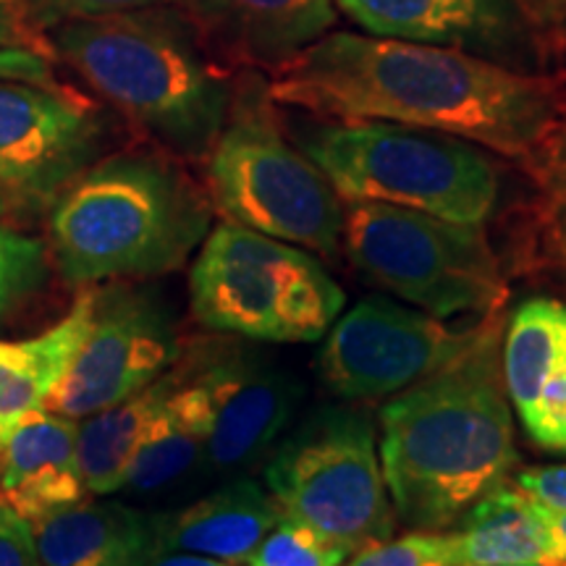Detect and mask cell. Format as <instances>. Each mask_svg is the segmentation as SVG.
<instances>
[{"label":"cell","mask_w":566,"mask_h":566,"mask_svg":"<svg viewBox=\"0 0 566 566\" xmlns=\"http://www.w3.org/2000/svg\"><path fill=\"white\" fill-rule=\"evenodd\" d=\"M268 92L317 118L443 132L516 163L546 132L566 80L436 42L328 32L273 69Z\"/></svg>","instance_id":"obj_1"},{"label":"cell","mask_w":566,"mask_h":566,"mask_svg":"<svg viewBox=\"0 0 566 566\" xmlns=\"http://www.w3.org/2000/svg\"><path fill=\"white\" fill-rule=\"evenodd\" d=\"M504 317L380 409V467L396 522L443 533L483 495L512 480L520 462L501 373Z\"/></svg>","instance_id":"obj_2"},{"label":"cell","mask_w":566,"mask_h":566,"mask_svg":"<svg viewBox=\"0 0 566 566\" xmlns=\"http://www.w3.org/2000/svg\"><path fill=\"white\" fill-rule=\"evenodd\" d=\"M59 59L174 158L205 160L233 101L231 76L189 13L155 6L66 21L51 30Z\"/></svg>","instance_id":"obj_3"},{"label":"cell","mask_w":566,"mask_h":566,"mask_svg":"<svg viewBox=\"0 0 566 566\" xmlns=\"http://www.w3.org/2000/svg\"><path fill=\"white\" fill-rule=\"evenodd\" d=\"M212 229V202L174 155L95 160L55 197L51 247L61 279L90 286L179 271Z\"/></svg>","instance_id":"obj_4"},{"label":"cell","mask_w":566,"mask_h":566,"mask_svg":"<svg viewBox=\"0 0 566 566\" xmlns=\"http://www.w3.org/2000/svg\"><path fill=\"white\" fill-rule=\"evenodd\" d=\"M344 202H384L485 226L501 200V168L472 142L391 122L304 116L286 126Z\"/></svg>","instance_id":"obj_5"},{"label":"cell","mask_w":566,"mask_h":566,"mask_svg":"<svg viewBox=\"0 0 566 566\" xmlns=\"http://www.w3.org/2000/svg\"><path fill=\"white\" fill-rule=\"evenodd\" d=\"M205 163L210 202L226 221L310 252H342L346 205L289 137L268 80L254 71L233 87L229 118Z\"/></svg>","instance_id":"obj_6"},{"label":"cell","mask_w":566,"mask_h":566,"mask_svg":"<svg viewBox=\"0 0 566 566\" xmlns=\"http://www.w3.org/2000/svg\"><path fill=\"white\" fill-rule=\"evenodd\" d=\"M192 313L218 334L271 344L317 342L346 294L302 247L247 226H212L189 271Z\"/></svg>","instance_id":"obj_7"},{"label":"cell","mask_w":566,"mask_h":566,"mask_svg":"<svg viewBox=\"0 0 566 566\" xmlns=\"http://www.w3.org/2000/svg\"><path fill=\"white\" fill-rule=\"evenodd\" d=\"M344 205L342 250L378 286L441 321L504 313L512 289L485 226L384 202Z\"/></svg>","instance_id":"obj_8"},{"label":"cell","mask_w":566,"mask_h":566,"mask_svg":"<svg viewBox=\"0 0 566 566\" xmlns=\"http://www.w3.org/2000/svg\"><path fill=\"white\" fill-rule=\"evenodd\" d=\"M265 488L283 514L349 556L394 537L396 514L373 420L354 407H321L304 417L268 457Z\"/></svg>","instance_id":"obj_9"},{"label":"cell","mask_w":566,"mask_h":566,"mask_svg":"<svg viewBox=\"0 0 566 566\" xmlns=\"http://www.w3.org/2000/svg\"><path fill=\"white\" fill-rule=\"evenodd\" d=\"M483 321L451 328L417 307L367 296L328 328L317 373L325 388L344 401L391 399L464 352Z\"/></svg>","instance_id":"obj_10"},{"label":"cell","mask_w":566,"mask_h":566,"mask_svg":"<svg viewBox=\"0 0 566 566\" xmlns=\"http://www.w3.org/2000/svg\"><path fill=\"white\" fill-rule=\"evenodd\" d=\"M108 122L95 103L55 82L0 76V189L55 200L101 160Z\"/></svg>","instance_id":"obj_11"},{"label":"cell","mask_w":566,"mask_h":566,"mask_svg":"<svg viewBox=\"0 0 566 566\" xmlns=\"http://www.w3.org/2000/svg\"><path fill=\"white\" fill-rule=\"evenodd\" d=\"M176 359V325L158 296L129 286L97 292L90 334L48 409L82 420L139 394Z\"/></svg>","instance_id":"obj_12"},{"label":"cell","mask_w":566,"mask_h":566,"mask_svg":"<svg viewBox=\"0 0 566 566\" xmlns=\"http://www.w3.org/2000/svg\"><path fill=\"white\" fill-rule=\"evenodd\" d=\"M202 386L210 407L205 467L239 475L260 462L294 420L302 384L275 359L244 344H210L181 367Z\"/></svg>","instance_id":"obj_13"},{"label":"cell","mask_w":566,"mask_h":566,"mask_svg":"<svg viewBox=\"0 0 566 566\" xmlns=\"http://www.w3.org/2000/svg\"><path fill=\"white\" fill-rule=\"evenodd\" d=\"M336 6L375 38L436 42L527 74L564 76V59L520 0H336Z\"/></svg>","instance_id":"obj_14"},{"label":"cell","mask_w":566,"mask_h":566,"mask_svg":"<svg viewBox=\"0 0 566 566\" xmlns=\"http://www.w3.org/2000/svg\"><path fill=\"white\" fill-rule=\"evenodd\" d=\"M501 373L530 441L566 454V304L530 300L514 310L501 338Z\"/></svg>","instance_id":"obj_15"},{"label":"cell","mask_w":566,"mask_h":566,"mask_svg":"<svg viewBox=\"0 0 566 566\" xmlns=\"http://www.w3.org/2000/svg\"><path fill=\"white\" fill-rule=\"evenodd\" d=\"M208 45L250 71L283 66L338 21L336 0H184Z\"/></svg>","instance_id":"obj_16"},{"label":"cell","mask_w":566,"mask_h":566,"mask_svg":"<svg viewBox=\"0 0 566 566\" xmlns=\"http://www.w3.org/2000/svg\"><path fill=\"white\" fill-rule=\"evenodd\" d=\"M516 166L527 192L514 212L512 271L566 292V92L546 132Z\"/></svg>","instance_id":"obj_17"},{"label":"cell","mask_w":566,"mask_h":566,"mask_svg":"<svg viewBox=\"0 0 566 566\" xmlns=\"http://www.w3.org/2000/svg\"><path fill=\"white\" fill-rule=\"evenodd\" d=\"M283 509L258 480L233 475L229 483L171 514L153 516L158 554H195L223 564H247Z\"/></svg>","instance_id":"obj_18"},{"label":"cell","mask_w":566,"mask_h":566,"mask_svg":"<svg viewBox=\"0 0 566 566\" xmlns=\"http://www.w3.org/2000/svg\"><path fill=\"white\" fill-rule=\"evenodd\" d=\"M76 428L80 422L71 417L40 409L0 438V501L27 522L87 495Z\"/></svg>","instance_id":"obj_19"},{"label":"cell","mask_w":566,"mask_h":566,"mask_svg":"<svg viewBox=\"0 0 566 566\" xmlns=\"http://www.w3.org/2000/svg\"><path fill=\"white\" fill-rule=\"evenodd\" d=\"M42 566H145L158 554L153 516L111 501H76L30 522Z\"/></svg>","instance_id":"obj_20"},{"label":"cell","mask_w":566,"mask_h":566,"mask_svg":"<svg viewBox=\"0 0 566 566\" xmlns=\"http://www.w3.org/2000/svg\"><path fill=\"white\" fill-rule=\"evenodd\" d=\"M454 566H562L564 541L514 483L499 485L449 533Z\"/></svg>","instance_id":"obj_21"},{"label":"cell","mask_w":566,"mask_h":566,"mask_svg":"<svg viewBox=\"0 0 566 566\" xmlns=\"http://www.w3.org/2000/svg\"><path fill=\"white\" fill-rule=\"evenodd\" d=\"M95 283L82 286L76 302L53 328L21 342H0V438L48 401L74 365L95 317Z\"/></svg>","instance_id":"obj_22"},{"label":"cell","mask_w":566,"mask_h":566,"mask_svg":"<svg viewBox=\"0 0 566 566\" xmlns=\"http://www.w3.org/2000/svg\"><path fill=\"white\" fill-rule=\"evenodd\" d=\"M210 441V407L202 386L179 370V384L163 401L142 436L124 488L147 495L176 483L205 464Z\"/></svg>","instance_id":"obj_23"},{"label":"cell","mask_w":566,"mask_h":566,"mask_svg":"<svg viewBox=\"0 0 566 566\" xmlns=\"http://www.w3.org/2000/svg\"><path fill=\"white\" fill-rule=\"evenodd\" d=\"M176 384H179V370L163 373L158 380L129 399L82 417L76 428V457H80V475L87 495L124 491L142 436Z\"/></svg>","instance_id":"obj_24"},{"label":"cell","mask_w":566,"mask_h":566,"mask_svg":"<svg viewBox=\"0 0 566 566\" xmlns=\"http://www.w3.org/2000/svg\"><path fill=\"white\" fill-rule=\"evenodd\" d=\"M349 554L294 516L283 514L247 566H342Z\"/></svg>","instance_id":"obj_25"},{"label":"cell","mask_w":566,"mask_h":566,"mask_svg":"<svg viewBox=\"0 0 566 566\" xmlns=\"http://www.w3.org/2000/svg\"><path fill=\"white\" fill-rule=\"evenodd\" d=\"M48 279V250L40 239L0 229V317L30 300Z\"/></svg>","instance_id":"obj_26"},{"label":"cell","mask_w":566,"mask_h":566,"mask_svg":"<svg viewBox=\"0 0 566 566\" xmlns=\"http://www.w3.org/2000/svg\"><path fill=\"white\" fill-rule=\"evenodd\" d=\"M342 566H454L449 533H415L359 548Z\"/></svg>","instance_id":"obj_27"},{"label":"cell","mask_w":566,"mask_h":566,"mask_svg":"<svg viewBox=\"0 0 566 566\" xmlns=\"http://www.w3.org/2000/svg\"><path fill=\"white\" fill-rule=\"evenodd\" d=\"M171 3L174 0H21V11L30 24L53 30L66 21L113 17V13H129Z\"/></svg>","instance_id":"obj_28"},{"label":"cell","mask_w":566,"mask_h":566,"mask_svg":"<svg viewBox=\"0 0 566 566\" xmlns=\"http://www.w3.org/2000/svg\"><path fill=\"white\" fill-rule=\"evenodd\" d=\"M0 566H42L32 525L0 501Z\"/></svg>","instance_id":"obj_29"},{"label":"cell","mask_w":566,"mask_h":566,"mask_svg":"<svg viewBox=\"0 0 566 566\" xmlns=\"http://www.w3.org/2000/svg\"><path fill=\"white\" fill-rule=\"evenodd\" d=\"M514 485L530 495L535 504L551 512H566V464L527 467L514 475Z\"/></svg>","instance_id":"obj_30"},{"label":"cell","mask_w":566,"mask_h":566,"mask_svg":"<svg viewBox=\"0 0 566 566\" xmlns=\"http://www.w3.org/2000/svg\"><path fill=\"white\" fill-rule=\"evenodd\" d=\"M551 48L566 61V0H520Z\"/></svg>","instance_id":"obj_31"},{"label":"cell","mask_w":566,"mask_h":566,"mask_svg":"<svg viewBox=\"0 0 566 566\" xmlns=\"http://www.w3.org/2000/svg\"><path fill=\"white\" fill-rule=\"evenodd\" d=\"M0 51H38L32 24L13 0H0Z\"/></svg>","instance_id":"obj_32"},{"label":"cell","mask_w":566,"mask_h":566,"mask_svg":"<svg viewBox=\"0 0 566 566\" xmlns=\"http://www.w3.org/2000/svg\"><path fill=\"white\" fill-rule=\"evenodd\" d=\"M0 76L3 80L53 82V69L40 51H0Z\"/></svg>","instance_id":"obj_33"},{"label":"cell","mask_w":566,"mask_h":566,"mask_svg":"<svg viewBox=\"0 0 566 566\" xmlns=\"http://www.w3.org/2000/svg\"><path fill=\"white\" fill-rule=\"evenodd\" d=\"M145 566H233L216 562V558H205L195 554H176V551H168V554H155Z\"/></svg>","instance_id":"obj_34"},{"label":"cell","mask_w":566,"mask_h":566,"mask_svg":"<svg viewBox=\"0 0 566 566\" xmlns=\"http://www.w3.org/2000/svg\"><path fill=\"white\" fill-rule=\"evenodd\" d=\"M541 512H543V516H546L548 527L554 530V533L566 543V512H551V509H546V506H541Z\"/></svg>","instance_id":"obj_35"},{"label":"cell","mask_w":566,"mask_h":566,"mask_svg":"<svg viewBox=\"0 0 566 566\" xmlns=\"http://www.w3.org/2000/svg\"><path fill=\"white\" fill-rule=\"evenodd\" d=\"M6 212V195H3V189H0V216H3Z\"/></svg>","instance_id":"obj_36"}]
</instances>
